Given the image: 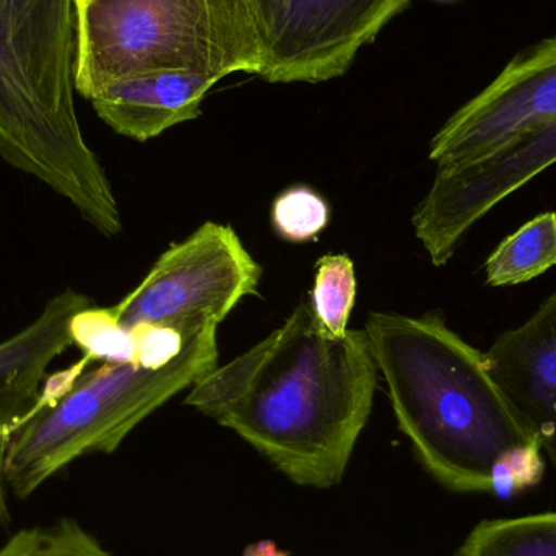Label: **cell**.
Segmentation results:
<instances>
[{"mask_svg": "<svg viewBox=\"0 0 556 556\" xmlns=\"http://www.w3.org/2000/svg\"><path fill=\"white\" fill-rule=\"evenodd\" d=\"M365 330L330 339L301 301L266 339L202 376L185 404L235 431L300 486L339 485L371 415Z\"/></svg>", "mask_w": 556, "mask_h": 556, "instance_id": "6da1fadb", "label": "cell"}, {"mask_svg": "<svg viewBox=\"0 0 556 556\" xmlns=\"http://www.w3.org/2000/svg\"><path fill=\"white\" fill-rule=\"evenodd\" d=\"M555 163L556 119L479 162L437 169L430 191L412 218L431 264L446 266L473 225Z\"/></svg>", "mask_w": 556, "mask_h": 556, "instance_id": "ba28073f", "label": "cell"}, {"mask_svg": "<svg viewBox=\"0 0 556 556\" xmlns=\"http://www.w3.org/2000/svg\"><path fill=\"white\" fill-rule=\"evenodd\" d=\"M485 353L496 384L556 464V291Z\"/></svg>", "mask_w": 556, "mask_h": 556, "instance_id": "8fae6325", "label": "cell"}, {"mask_svg": "<svg viewBox=\"0 0 556 556\" xmlns=\"http://www.w3.org/2000/svg\"><path fill=\"white\" fill-rule=\"evenodd\" d=\"M75 52L74 0H0V159L114 238L123 217L78 123Z\"/></svg>", "mask_w": 556, "mask_h": 556, "instance_id": "3957f363", "label": "cell"}, {"mask_svg": "<svg viewBox=\"0 0 556 556\" xmlns=\"http://www.w3.org/2000/svg\"><path fill=\"white\" fill-rule=\"evenodd\" d=\"M72 343L85 356L104 363H136L132 330L121 326L111 307L87 306L71 324Z\"/></svg>", "mask_w": 556, "mask_h": 556, "instance_id": "2e32d148", "label": "cell"}, {"mask_svg": "<svg viewBox=\"0 0 556 556\" xmlns=\"http://www.w3.org/2000/svg\"><path fill=\"white\" fill-rule=\"evenodd\" d=\"M215 323L185 333V349L162 369L137 363H103L88 369L91 359L48 376L38 404L10 441L5 485L26 498L55 473L88 454H111L173 395L191 389L217 368Z\"/></svg>", "mask_w": 556, "mask_h": 556, "instance_id": "277c9868", "label": "cell"}, {"mask_svg": "<svg viewBox=\"0 0 556 556\" xmlns=\"http://www.w3.org/2000/svg\"><path fill=\"white\" fill-rule=\"evenodd\" d=\"M243 556H291L281 551L274 541L253 542L244 548Z\"/></svg>", "mask_w": 556, "mask_h": 556, "instance_id": "44dd1931", "label": "cell"}, {"mask_svg": "<svg viewBox=\"0 0 556 556\" xmlns=\"http://www.w3.org/2000/svg\"><path fill=\"white\" fill-rule=\"evenodd\" d=\"M556 119V35L516 55L430 143L437 169L479 162Z\"/></svg>", "mask_w": 556, "mask_h": 556, "instance_id": "9c48e42d", "label": "cell"}, {"mask_svg": "<svg viewBox=\"0 0 556 556\" xmlns=\"http://www.w3.org/2000/svg\"><path fill=\"white\" fill-rule=\"evenodd\" d=\"M217 81V77L194 72H152L110 81L90 101L114 132L147 142L178 124L198 119Z\"/></svg>", "mask_w": 556, "mask_h": 556, "instance_id": "7c38bea8", "label": "cell"}, {"mask_svg": "<svg viewBox=\"0 0 556 556\" xmlns=\"http://www.w3.org/2000/svg\"><path fill=\"white\" fill-rule=\"evenodd\" d=\"M0 556H114L80 525L62 519L52 526L23 529L0 547Z\"/></svg>", "mask_w": 556, "mask_h": 556, "instance_id": "e0dca14e", "label": "cell"}, {"mask_svg": "<svg viewBox=\"0 0 556 556\" xmlns=\"http://www.w3.org/2000/svg\"><path fill=\"white\" fill-rule=\"evenodd\" d=\"M130 330L136 343V363L142 368H165L185 349V336L175 327L139 324Z\"/></svg>", "mask_w": 556, "mask_h": 556, "instance_id": "ffe728a7", "label": "cell"}, {"mask_svg": "<svg viewBox=\"0 0 556 556\" xmlns=\"http://www.w3.org/2000/svg\"><path fill=\"white\" fill-rule=\"evenodd\" d=\"M263 269L230 225L207 222L173 244L143 280L110 306L126 329L139 324L191 332L204 323L220 324L257 291Z\"/></svg>", "mask_w": 556, "mask_h": 556, "instance_id": "8992f818", "label": "cell"}, {"mask_svg": "<svg viewBox=\"0 0 556 556\" xmlns=\"http://www.w3.org/2000/svg\"><path fill=\"white\" fill-rule=\"evenodd\" d=\"M456 556H556V511L479 522Z\"/></svg>", "mask_w": 556, "mask_h": 556, "instance_id": "5bb4252c", "label": "cell"}, {"mask_svg": "<svg viewBox=\"0 0 556 556\" xmlns=\"http://www.w3.org/2000/svg\"><path fill=\"white\" fill-rule=\"evenodd\" d=\"M74 2L75 90L87 100L110 81L152 72L260 75L263 46L250 0Z\"/></svg>", "mask_w": 556, "mask_h": 556, "instance_id": "5b68a950", "label": "cell"}, {"mask_svg": "<svg viewBox=\"0 0 556 556\" xmlns=\"http://www.w3.org/2000/svg\"><path fill=\"white\" fill-rule=\"evenodd\" d=\"M90 306L85 294L61 291L18 332L0 342V526L9 522L5 459L10 441L38 404L48 368L72 343L75 314Z\"/></svg>", "mask_w": 556, "mask_h": 556, "instance_id": "30bf717a", "label": "cell"}, {"mask_svg": "<svg viewBox=\"0 0 556 556\" xmlns=\"http://www.w3.org/2000/svg\"><path fill=\"white\" fill-rule=\"evenodd\" d=\"M329 224L326 201L306 186L287 189L273 205V225L278 237L291 243L314 240Z\"/></svg>", "mask_w": 556, "mask_h": 556, "instance_id": "ac0fdd59", "label": "cell"}, {"mask_svg": "<svg viewBox=\"0 0 556 556\" xmlns=\"http://www.w3.org/2000/svg\"><path fill=\"white\" fill-rule=\"evenodd\" d=\"M547 463L539 441L515 447L503 454L490 476V495L511 500L526 490L539 485L544 479Z\"/></svg>", "mask_w": 556, "mask_h": 556, "instance_id": "d6986e66", "label": "cell"}, {"mask_svg": "<svg viewBox=\"0 0 556 556\" xmlns=\"http://www.w3.org/2000/svg\"><path fill=\"white\" fill-rule=\"evenodd\" d=\"M356 298L355 266L345 254H327L317 263L311 309L324 336L343 339Z\"/></svg>", "mask_w": 556, "mask_h": 556, "instance_id": "9a60e30c", "label": "cell"}, {"mask_svg": "<svg viewBox=\"0 0 556 556\" xmlns=\"http://www.w3.org/2000/svg\"><path fill=\"white\" fill-rule=\"evenodd\" d=\"M365 333L399 430L447 490L490 493L496 460L538 441L490 371L485 352L438 313H371Z\"/></svg>", "mask_w": 556, "mask_h": 556, "instance_id": "7a4b0ae2", "label": "cell"}, {"mask_svg": "<svg viewBox=\"0 0 556 556\" xmlns=\"http://www.w3.org/2000/svg\"><path fill=\"white\" fill-rule=\"evenodd\" d=\"M269 84H320L349 71L412 0H250Z\"/></svg>", "mask_w": 556, "mask_h": 556, "instance_id": "52a82bcc", "label": "cell"}, {"mask_svg": "<svg viewBox=\"0 0 556 556\" xmlns=\"http://www.w3.org/2000/svg\"><path fill=\"white\" fill-rule=\"evenodd\" d=\"M556 266V212H542L502 241L485 263L486 285L513 287Z\"/></svg>", "mask_w": 556, "mask_h": 556, "instance_id": "4fadbf2b", "label": "cell"}]
</instances>
